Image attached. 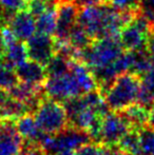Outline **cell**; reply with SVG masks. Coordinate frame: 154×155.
<instances>
[{
  "label": "cell",
  "mask_w": 154,
  "mask_h": 155,
  "mask_svg": "<svg viewBox=\"0 0 154 155\" xmlns=\"http://www.w3.org/2000/svg\"><path fill=\"white\" fill-rule=\"evenodd\" d=\"M134 17L121 14L108 4L103 3L80 8L78 23L93 40H98L108 37H118L120 30Z\"/></svg>",
  "instance_id": "6da1fadb"
},
{
  "label": "cell",
  "mask_w": 154,
  "mask_h": 155,
  "mask_svg": "<svg viewBox=\"0 0 154 155\" xmlns=\"http://www.w3.org/2000/svg\"><path fill=\"white\" fill-rule=\"evenodd\" d=\"M142 87V77L135 72H125L114 79L103 94L110 111L123 112L138 102Z\"/></svg>",
  "instance_id": "7a4b0ae2"
},
{
  "label": "cell",
  "mask_w": 154,
  "mask_h": 155,
  "mask_svg": "<svg viewBox=\"0 0 154 155\" xmlns=\"http://www.w3.org/2000/svg\"><path fill=\"white\" fill-rule=\"evenodd\" d=\"M123 52L118 37H108L93 41L90 47L78 53V59L95 72L113 64Z\"/></svg>",
  "instance_id": "3957f363"
},
{
  "label": "cell",
  "mask_w": 154,
  "mask_h": 155,
  "mask_svg": "<svg viewBox=\"0 0 154 155\" xmlns=\"http://www.w3.org/2000/svg\"><path fill=\"white\" fill-rule=\"evenodd\" d=\"M39 128L47 135H56L70 127L66 107L58 100L44 96L34 111Z\"/></svg>",
  "instance_id": "277c9868"
},
{
  "label": "cell",
  "mask_w": 154,
  "mask_h": 155,
  "mask_svg": "<svg viewBox=\"0 0 154 155\" xmlns=\"http://www.w3.org/2000/svg\"><path fill=\"white\" fill-rule=\"evenodd\" d=\"M44 92L45 96L60 102L87 94L71 68L67 73L61 75L48 76L44 84Z\"/></svg>",
  "instance_id": "5b68a950"
},
{
  "label": "cell",
  "mask_w": 154,
  "mask_h": 155,
  "mask_svg": "<svg viewBox=\"0 0 154 155\" xmlns=\"http://www.w3.org/2000/svg\"><path fill=\"white\" fill-rule=\"evenodd\" d=\"M92 141L94 140L87 132L69 127L59 134L47 135L41 146L47 152V155H50L62 151H76L81 146Z\"/></svg>",
  "instance_id": "8992f818"
},
{
  "label": "cell",
  "mask_w": 154,
  "mask_h": 155,
  "mask_svg": "<svg viewBox=\"0 0 154 155\" xmlns=\"http://www.w3.org/2000/svg\"><path fill=\"white\" fill-rule=\"evenodd\" d=\"M150 25L142 14H138L128 22L118 34V40L125 51L137 52L146 50Z\"/></svg>",
  "instance_id": "52a82bcc"
},
{
  "label": "cell",
  "mask_w": 154,
  "mask_h": 155,
  "mask_svg": "<svg viewBox=\"0 0 154 155\" xmlns=\"http://www.w3.org/2000/svg\"><path fill=\"white\" fill-rule=\"evenodd\" d=\"M134 130L121 112H108L101 120L97 143L108 147H116L126 134Z\"/></svg>",
  "instance_id": "ba28073f"
},
{
  "label": "cell",
  "mask_w": 154,
  "mask_h": 155,
  "mask_svg": "<svg viewBox=\"0 0 154 155\" xmlns=\"http://www.w3.org/2000/svg\"><path fill=\"white\" fill-rule=\"evenodd\" d=\"M79 11L74 0H57V22L54 34L56 45L68 43L69 35L78 22Z\"/></svg>",
  "instance_id": "9c48e42d"
},
{
  "label": "cell",
  "mask_w": 154,
  "mask_h": 155,
  "mask_svg": "<svg viewBox=\"0 0 154 155\" xmlns=\"http://www.w3.org/2000/svg\"><path fill=\"white\" fill-rule=\"evenodd\" d=\"M28 57L34 61L47 67L57 52V45L54 36L36 32L25 41Z\"/></svg>",
  "instance_id": "30bf717a"
},
{
  "label": "cell",
  "mask_w": 154,
  "mask_h": 155,
  "mask_svg": "<svg viewBox=\"0 0 154 155\" xmlns=\"http://www.w3.org/2000/svg\"><path fill=\"white\" fill-rule=\"evenodd\" d=\"M25 139L14 119H0V155H21Z\"/></svg>",
  "instance_id": "8fae6325"
},
{
  "label": "cell",
  "mask_w": 154,
  "mask_h": 155,
  "mask_svg": "<svg viewBox=\"0 0 154 155\" xmlns=\"http://www.w3.org/2000/svg\"><path fill=\"white\" fill-rule=\"evenodd\" d=\"M18 40L27 41L36 33V19L27 10L16 13L8 25Z\"/></svg>",
  "instance_id": "7c38bea8"
},
{
  "label": "cell",
  "mask_w": 154,
  "mask_h": 155,
  "mask_svg": "<svg viewBox=\"0 0 154 155\" xmlns=\"http://www.w3.org/2000/svg\"><path fill=\"white\" fill-rule=\"evenodd\" d=\"M19 80L32 84H43L48 78L47 68L37 61L28 58L25 61L15 68Z\"/></svg>",
  "instance_id": "4fadbf2b"
},
{
  "label": "cell",
  "mask_w": 154,
  "mask_h": 155,
  "mask_svg": "<svg viewBox=\"0 0 154 155\" xmlns=\"http://www.w3.org/2000/svg\"><path fill=\"white\" fill-rule=\"evenodd\" d=\"M16 126L25 141L41 143L47 137V134L41 131L32 113L16 119Z\"/></svg>",
  "instance_id": "5bb4252c"
},
{
  "label": "cell",
  "mask_w": 154,
  "mask_h": 155,
  "mask_svg": "<svg viewBox=\"0 0 154 155\" xmlns=\"http://www.w3.org/2000/svg\"><path fill=\"white\" fill-rule=\"evenodd\" d=\"M28 58L29 57H28L27 45H25V41L15 39L10 43L5 45V51H4L2 60L8 62L12 67H18Z\"/></svg>",
  "instance_id": "9a60e30c"
},
{
  "label": "cell",
  "mask_w": 154,
  "mask_h": 155,
  "mask_svg": "<svg viewBox=\"0 0 154 155\" xmlns=\"http://www.w3.org/2000/svg\"><path fill=\"white\" fill-rule=\"evenodd\" d=\"M57 22V1L36 18V32L54 36Z\"/></svg>",
  "instance_id": "2e32d148"
},
{
  "label": "cell",
  "mask_w": 154,
  "mask_h": 155,
  "mask_svg": "<svg viewBox=\"0 0 154 155\" xmlns=\"http://www.w3.org/2000/svg\"><path fill=\"white\" fill-rule=\"evenodd\" d=\"M121 113L125 115L126 118L131 124L132 128L134 130H140L142 128L146 127L147 124H148L149 110L139 106L138 104L126 109Z\"/></svg>",
  "instance_id": "e0dca14e"
},
{
  "label": "cell",
  "mask_w": 154,
  "mask_h": 155,
  "mask_svg": "<svg viewBox=\"0 0 154 155\" xmlns=\"http://www.w3.org/2000/svg\"><path fill=\"white\" fill-rule=\"evenodd\" d=\"M93 41L94 40L91 38L90 35L78 22L72 29L68 39V43L77 52H81L88 47H90Z\"/></svg>",
  "instance_id": "ac0fdd59"
},
{
  "label": "cell",
  "mask_w": 154,
  "mask_h": 155,
  "mask_svg": "<svg viewBox=\"0 0 154 155\" xmlns=\"http://www.w3.org/2000/svg\"><path fill=\"white\" fill-rule=\"evenodd\" d=\"M20 82L14 67L4 60H0V88L10 92Z\"/></svg>",
  "instance_id": "d6986e66"
},
{
  "label": "cell",
  "mask_w": 154,
  "mask_h": 155,
  "mask_svg": "<svg viewBox=\"0 0 154 155\" xmlns=\"http://www.w3.org/2000/svg\"><path fill=\"white\" fill-rule=\"evenodd\" d=\"M105 3L121 14L131 16L140 14L142 0H105Z\"/></svg>",
  "instance_id": "ffe728a7"
},
{
  "label": "cell",
  "mask_w": 154,
  "mask_h": 155,
  "mask_svg": "<svg viewBox=\"0 0 154 155\" xmlns=\"http://www.w3.org/2000/svg\"><path fill=\"white\" fill-rule=\"evenodd\" d=\"M116 147L125 150L134 155H142L139 143V133L138 130H131L128 134L123 137Z\"/></svg>",
  "instance_id": "44dd1931"
},
{
  "label": "cell",
  "mask_w": 154,
  "mask_h": 155,
  "mask_svg": "<svg viewBox=\"0 0 154 155\" xmlns=\"http://www.w3.org/2000/svg\"><path fill=\"white\" fill-rule=\"evenodd\" d=\"M142 155H154V129L146 126L138 130Z\"/></svg>",
  "instance_id": "7402d4cb"
},
{
  "label": "cell",
  "mask_w": 154,
  "mask_h": 155,
  "mask_svg": "<svg viewBox=\"0 0 154 155\" xmlns=\"http://www.w3.org/2000/svg\"><path fill=\"white\" fill-rule=\"evenodd\" d=\"M112 147H108L100 143H86L75 151L76 155H110L111 154Z\"/></svg>",
  "instance_id": "603a6c76"
},
{
  "label": "cell",
  "mask_w": 154,
  "mask_h": 155,
  "mask_svg": "<svg viewBox=\"0 0 154 155\" xmlns=\"http://www.w3.org/2000/svg\"><path fill=\"white\" fill-rule=\"evenodd\" d=\"M140 14L147 19L151 32H154V0H142Z\"/></svg>",
  "instance_id": "cb8c5ba5"
},
{
  "label": "cell",
  "mask_w": 154,
  "mask_h": 155,
  "mask_svg": "<svg viewBox=\"0 0 154 155\" xmlns=\"http://www.w3.org/2000/svg\"><path fill=\"white\" fill-rule=\"evenodd\" d=\"M78 4L79 8L84 6H91V5H98V4L105 3V0H74Z\"/></svg>",
  "instance_id": "d4e9b609"
},
{
  "label": "cell",
  "mask_w": 154,
  "mask_h": 155,
  "mask_svg": "<svg viewBox=\"0 0 154 155\" xmlns=\"http://www.w3.org/2000/svg\"><path fill=\"white\" fill-rule=\"evenodd\" d=\"M146 50L149 55H150V57L154 60V32H150V34H149Z\"/></svg>",
  "instance_id": "484cf974"
},
{
  "label": "cell",
  "mask_w": 154,
  "mask_h": 155,
  "mask_svg": "<svg viewBox=\"0 0 154 155\" xmlns=\"http://www.w3.org/2000/svg\"><path fill=\"white\" fill-rule=\"evenodd\" d=\"M110 155H134V154L125 151V150L120 149V148H118V147H112L111 154Z\"/></svg>",
  "instance_id": "4316f807"
},
{
  "label": "cell",
  "mask_w": 154,
  "mask_h": 155,
  "mask_svg": "<svg viewBox=\"0 0 154 155\" xmlns=\"http://www.w3.org/2000/svg\"><path fill=\"white\" fill-rule=\"evenodd\" d=\"M147 126L154 129V104L152 106V108L149 110V117H148V124H147Z\"/></svg>",
  "instance_id": "83f0119b"
},
{
  "label": "cell",
  "mask_w": 154,
  "mask_h": 155,
  "mask_svg": "<svg viewBox=\"0 0 154 155\" xmlns=\"http://www.w3.org/2000/svg\"><path fill=\"white\" fill-rule=\"evenodd\" d=\"M2 28V25H1V20H0V29Z\"/></svg>",
  "instance_id": "f1b7e54d"
}]
</instances>
